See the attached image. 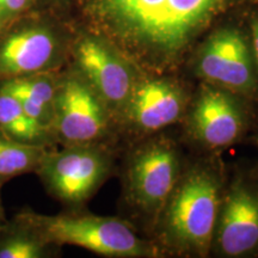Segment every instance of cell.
<instances>
[{
    "label": "cell",
    "instance_id": "cell-1",
    "mask_svg": "<svg viewBox=\"0 0 258 258\" xmlns=\"http://www.w3.org/2000/svg\"><path fill=\"white\" fill-rule=\"evenodd\" d=\"M258 0H74L77 23L110 40L140 70L184 73L186 60L220 19Z\"/></svg>",
    "mask_w": 258,
    "mask_h": 258
},
{
    "label": "cell",
    "instance_id": "cell-2",
    "mask_svg": "<svg viewBox=\"0 0 258 258\" xmlns=\"http://www.w3.org/2000/svg\"><path fill=\"white\" fill-rule=\"evenodd\" d=\"M222 153L189 151L150 240L160 258H209L227 177Z\"/></svg>",
    "mask_w": 258,
    "mask_h": 258
},
{
    "label": "cell",
    "instance_id": "cell-3",
    "mask_svg": "<svg viewBox=\"0 0 258 258\" xmlns=\"http://www.w3.org/2000/svg\"><path fill=\"white\" fill-rule=\"evenodd\" d=\"M188 152L177 127L122 148L116 173L121 184L118 215L148 239Z\"/></svg>",
    "mask_w": 258,
    "mask_h": 258
},
{
    "label": "cell",
    "instance_id": "cell-4",
    "mask_svg": "<svg viewBox=\"0 0 258 258\" xmlns=\"http://www.w3.org/2000/svg\"><path fill=\"white\" fill-rule=\"evenodd\" d=\"M76 27L72 16L38 8L14 19L0 30V82L62 70Z\"/></svg>",
    "mask_w": 258,
    "mask_h": 258
},
{
    "label": "cell",
    "instance_id": "cell-5",
    "mask_svg": "<svg viewBox=\"0 0 258 258\" xmlns=\"http://www.w3.org/2000/svg\"><path fill=\"white\" fill-rule=\"evenodd\" d=\"M249 8L213 25L192 49L183 72L195 82L214 84L258 103V64L246 19Z\"/></svg>",
    "mask_w": 258,
    "mask_h": 258
},
{
    "label": "cell",
    "instance_id": "cell-6",
    "mask_svg": "<svg viewBox=\"0 0 258 258\" xmlns=\"http://www.w3.org/2000/svg\"><path fill=\"white\" fill-rule=\"evenodd\" d=\"M258 128V103L230 90L196 82L191 101L178 127L188 151L224 153L249 144Z\"/></svg>",
    "mask_w": 258,
    "mask_h": 258
},
{
    "label": "cell",
    "instance_id": "cell-7",
    "mask_svg": "<svg viewBox=\"0 0 258 258\" xmlns=\"http://www.w3.org/2000/svg\"><path fill=\"white\" fill-rule=\"evenodd\" d=\"M49 243L72 245L105 258H160L159 251L127 220L88 212L47 215L23 208L19 211Z\"/></svg>",
    "mask_w": 258,
    "mask_h": 258
},
{
    "label": "cell",
    "instance_id": "cell-8",
    "mask_svg": "<svg viewBox=\"0 0 258 258\" xmlns=\"http://www.w3.org/2000/svg\"><path fill=\"white\" fill-rule=\"evenodd\" d=\"M121 150L112 145L51 147L36 175L48 195L66 212L85 211L103 185L117 173Z\"/></svg>",
    "mask_w": 258,
    "mask_h": 258
},
{
    "label": "cell",
    "instance_id": "cell-9",
    "mask_svg": "<svg viewBox=\"0 0 258 258\" xmlns=\"http://www.w3.org/2000/svg\"><path fill=\"white\" fill-rule=\"evenodd\" d=\"M195 84V80L185 73H156L141 70L116 121L121 148L178 127L188 110Z\"/></svg>",
    "mask_w": 258,
    "mask_h": 258
},
{
    "label": "cell",
    "instance_id": "cell-10",
    "mask_svg": "<svg viewBox=\"0 0 258 258\" xmlns=\"http://www.w3.org/2000/svg\"><path fill=\"white\" fill-rule=\"evenodd\" d=\"M211 257L258 258V159L227 165Z\"/></svg>",
    "mask_w": 258,
    "mask_h": 258
},
{
    "label": "cell",
    "instance_id": "cell-11",
    "mask_svg": "<svg viewBox=\"0 0 258 258\" xmlns=\"http://www.w3.org/2000/svg\"><path fill=\"white\" fill-rule=\"evenodd\" d=\"M53 135L57 146L106 144L122 151L109 109L70 63L57 72Z\"/></svg>",
    "mask_w": 258,
    "mask_h": 258
},
{
    "label": "cell",
    "instance_id": "cell-12",
    "mask_svg": "<svg viewBox=\"0 0 258 258\" xmlns=\"http://www.w3.org/2000/svg\"><path fill=\"white\" fill-rule=\"evenodd\" d=\"M67 63L82 74L117 121L141 70L110 40L78 23Z\"/></svg>",
    "mask_w": 258,
    "mask_h": 258
},
{
    "label": "cell",
    "instance_id": "cell-13",
    "mask_svg": "<svg viewBox=\"0 0 258 258\" xmlns=\"http://www.w3.org/2000/svg\"><path fill=\"white\" fill-rule=\"evenodd\" d=\"M57 72L38 73L0 82V90L14 96L24 110L53 133Z\"/></svg>",
    "mask_w": 258,
    "mask_h": 258
},
{
    "label": "cell",
    "instance_id": "cell-14",
    "mask_svg": "<svg viewBox=\"0 0 258 258\" xmlns=\"http://www.w3.org/2000/svg\"><path fill=\"white\" fill-rule=\"evenodd\" d=\"M60 254L61 246L44 239L21 212L0 227V258H54Z\"/></svg>",
    "mask_w": 258,
    "mask_h": 258
},
{
    "label": "cell",
    "instance_id": "cell-15",
    "mask_svg": "<svg viewBox=\"0 0 258 258\" xmlns=\"http://www.w3.org/2000/svg\"><path fill=\"white\" fill-rule=\"evenodd\" d=\"M0 131L12 140L25 145L56 147L51 132L38 124L10 93L0 90Z\"/></svg>",
    "mask_w": 258,
    "mask_h": 258
},
{
    "label": "cell",
    "instance_id": "cell-16",
    "mask_svg": "<svg viewBox=\"0 0 258 258\" xmlns=\"http://www.w3.org/2000/svg\"><path fill=\"white\" fill-rule=\"evenodd\" d=\"M49 148L18 143L0 131V188L19 176L36 173Z\"/></svg>",
    "mask_w": 258,
    "mask_h": 258
},
{
    "label": "cell",
    "instance_id": "cell-17",
    "mask_svg": "<svg viewBox=\"0 0 258 258\" xmlns=\"http://www.w3.org/2000/svg\"><path fill=\"white\" fill-rule=\"evenodd\" d=\"M35 8L36 0H0V30Z\"/></svg>",
    "mask_w": 258,
    "mask_h": 258
},
{
    "label": "cell",
    "instance_id": "cell-18",
    "mask_svg": "<svg viewBox=\"0 0 258 258\" xmlns=\"http://www.w3.org/2000/svg\"><path fill=\"white\" fill-rule=\"evenodd\" d=\"M73 3L74 0H36V8L50 10L63 16H72Z\"/></svg>",
    "mask_w": 258,
    "mask_h": 258
},
{
    "label": "cell",
    "instance_id": "cell-19",
    "mask_svg": "<svg viewBox=\"0 0 258 258\" xmlns=\"http://www.w3.org/2000/svg\"><path fill=\"white\" fill-rule=\"evenodd\" d=\"M247 25H249L251 40H252L254 54H256L257 64H258V3L251 5L246 11Z\"/></svg>",
    "mask_w": 258,
    "mask_h": 258
},
{
    "label": "cell",
    "instance_id": "cell-20",
    "mask_svg": "<svg viewBox=\"0 0 258 258\" xmlns=\"http://www.w3.org/2000/svg\"><path fill=\"white\" fill-rule=\"evenodd\" d=\"M8 221V218H6V213L4 209V206H3V200H2V188H0V227Z\"/></svg>",
    "mask_w": 258,
    "mask_h": 258
},
{
    "label": "cell",
    "instance_id": "cell-21",
    "mask_svg": "<svg viewBox=\"0 0 258 258\" xmlns=\"http://www.w3.org/2000/svg\"><path fill=\"white\" fill-rule=\"evenodd\" d=\"M249 144H251V145H253L254 147L257 148L258 150V128L256 129V132H254L253 133V135L252 137H251V139H250V141H249Z\"/></svg>",
    "mask_w": 258,
    "mask_h": 258
}]
</instances>
